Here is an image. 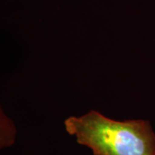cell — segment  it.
<instances>
[{"instance_id":"obj_1","label":"cell","mask_w":155,"mask_h":155,"mask_svg":"<svg viewBox=\"0 0 155 155\" xmlns=\"http://www.w3.org/2000/svg\"><path fill=\"white\" fill-rule=\"evenodd\" d=\"M65 127L94 155H155V134L147 121L119 122L92 110L67 118Z\"/></svg>"}]
</instances>
